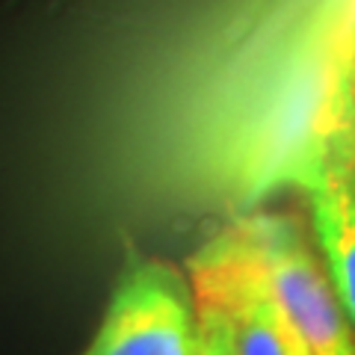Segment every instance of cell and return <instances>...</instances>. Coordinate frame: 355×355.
Returning <instances> with one entry per match:
<instances>
[{"label": "cell", "mask_w": 355, "mask_h": 355, "mask_svg": "<svg viewBox=\"0 0 355 355\" xmlns=\"http://www.w3.org/2000/svg\"><path fill=\"white\" fill-rule=\"evenodd\" d=\"M311 222L323 252L329 279L355 329V175L343 166L323 178L314 193H308Z\"/></svg>", "instance_id": "cell-4"}, {"label": "cell", "mask_w": 355, "mask_h": 355, "mask_svg": "<svg viewBox=\"0 0 355 355\" xmlns=\"http://www.w3.org/2000/svg\"><path fill=\"white\" fill-rule=\"evenodd\" d=\"M187 275L196 302L225 320L237 355H311L231 225L193 254Z\"/></svg>", "instance_id": "cell-3"}, {"label": "cell", "mask_w": 355, "mask_h": 355, "mask_svg": "<svg viewBox=\"0 0 355 355\" xmlns=\"http://www.w3.org/2000/svg\"><path fill=\"white\" fill-rule=\"evenodd\" d=\"M198 305L190 275L160 258L130 261L83 355H196Z\"/></svg>", "instance_id": "cell-2"}, {"label": "cell", "mask_w": 355, "mask_h": 355, "mask_svg": "<svg viewBox=\"0 0 355 355\" xmlns=\"http://www.w3.org/2000/svg\"><path fill=\"white\" fill-rule=\"evenodd\" d=\"M196 355H237L225 320H222L216 311L202 308V305H198V349H196Z\"/></svg>", "instance_id": "cell-5"}, {"label": "cell", "mask_w": 355, "mask_h": 355, "mask_svg": "<svg viewBox=\"0 0 355 355\" xmlns=\"http://www.w3.org/2000/svg\"><path fill=\"white\" fill-rule=\"evenodd\" d=\"M228 225L311 355H355V329L305 228L272 210H249Z\"/></svg>", "instance_id": "cell-1"}, {"label": "cell", "mask_w": 355, "mask_h": 355, "mask_svg": "<svg viewBox=\"0 0 355 355\" xmlns=\"http://www.w3.org/2000/svg\"><path fill=\"white\" fill-rule=\"evenodd\" d=\"M352 175H355V163H352Z\"/></svg>", "instance_id": "cell-7"}, {"label": "cell", "mask_w": 355, "mask_h": 355, "mask_svg": "<svg viewBox=\"0 0 355 355\" xmlns=\"http://www.w3.org/2000/svg\"><path fill=\"white\" fill-rule=\"evenodd\" d=\"M352 92H355V30H352Z\"/></svg>", "instance_id": "cell-6"}]
</instances>
